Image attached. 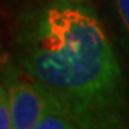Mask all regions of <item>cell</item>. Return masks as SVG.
<instances>
[{"label": "cell", "mask_w": 129, "mask_h": 129, "mask_svg": "<svg viewBox=\"0 0 129 129\" xmlns=\"http://www.w3.org/2000/svg\"><path fill=\"white\" fill-rule=\"evenodd\" d=\"M5 85L9 93L13 128L37 129V125L50 105V90L35 79H32V82H27L19 78L7 76Z\"/></svg>", "instance_id": "2"}, {"label": "cell", "mask_w": 129, "mask_h": 129, "mask_svg": "<svg viewBox=\"0 0 129 129\" xmlns=\"http://www.w3.org/2000/svg\"><path fill=\"white\" fill-rule=\"evenodd\" d=\"M10 128H13V120H12V112H10L9 93H7L6 85L0 82V129Z\"/></svg>", "instance_id": "3"}, {"label": "cell", "mask_w": 129, "mask_h": 129, "mask_svg": "<svg viewBox=\"0 0 129 129\" xmlns=\"http://www.w3.org/2000/svg\"><path fill=\"white\" fill-rule=\"evenodd\" d=\"M19 60L30 78L78 112L85 128L120 122L122 72L82 0H53L33 14L22 33Z\"/></svg>", "instance_id": "1"}, {"label": "cell", "mask_w": 129, "mask_h": 129, "mask_svg": "<svg viewBox=\"0 0 129 129\" xmlns=\"http://www.w3.org/2000/svg\"><path fill=\"white\" fill-rule=\"evenodd\" d=\"M116 6L125 27L129 32V0H116Z\"/></svg>", "instance_id": "4"}]
</instances>
